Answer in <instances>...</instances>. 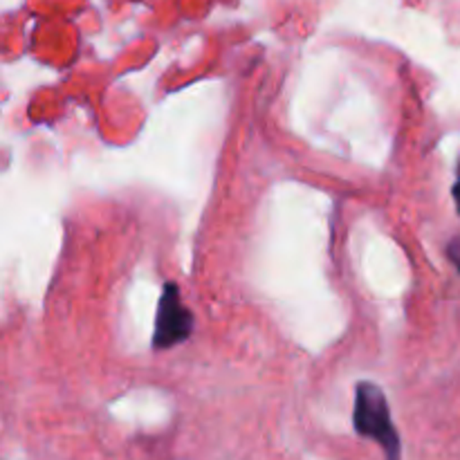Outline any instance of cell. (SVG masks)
<instances>
[{
  "mask_svg": "<svg viewBox=\"0 0 460 460\" xmlns=\"http://www.w3.org/2000/svg\"><path fill=\"white\" fill-rule=\"evenodd\" d=\"M353 427L359 438L380 445L385 460H402V440L391 416L389 400L376 382L362 380L355 385Z\"/></svg>",
  "mask_w": 460,
  "mask_h": 460,
  "instance_id": "cell-1",
  "label": "cell"
},
{
  "mask_svg": "<svg viewBox=\"0 0 460 460\" xmlns=\"http://www.w3.org/2000/svg\"><path fill=\"white\" fill-rule=\"evenodd\" d=\"M196 331V319L184 305L182 292L175 281H166L162 288L155 310V328H153V349L169 350L184 344Z\"/></svg>",
  "mask_w": 460,
  "mask_h": 460,
  "instance_id": "cell-2",
  "label": "cell"
},
{
  "mask_svg": "<svg viewBox=\"0 0 460 460\" xmlns=\"http://www.w3.org/2000/svg\"><path fill=\"white\" fill-rule=\"evenodd\" d=\"M447 256H449V261H452V263L456 265V270L460 272V236L452 238V241H449Z\"/></svg>",
  "mask_w": 460,
  "mask_h": 460,
  "instance_id": "cell-3",
  "label": "cell"
},
{
  "mask_svg": "<svg viewBox=\"0 0 460 460\" xmlns=\"http://www.w3.org/2000/svg\"><path fill=\"white\" fill-rule=\"evenodd\" d=\"M452 196H454V205H456V211L460 216V162L456 166V182H454V187H452Z\"/></svg>",
  "mask_w": 460,
  "mask_h": 460,
  "instance_id": "cell-4",
  "label": "cell"
}]
</instances>
